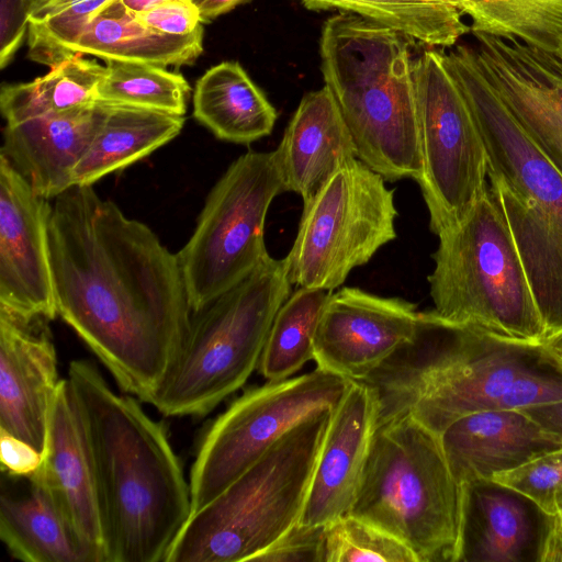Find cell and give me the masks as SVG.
<instances>
[{"instance_id":"cell-1","label":"cell","mask_w":562,"mask_h":562,"mask_svg":"<svg viewBox=\"0 0 562 562\" xmlns=\"http://www.w3.org/2000/svg\"><path fill=\"white\" fill-rule=\"evenodd\" d=\"M48 239L57 314L122 391L148 403L189 328L178 255L92 186L54 199Z\"/></svg>"},{"instance_id":"cell-2","label":"cell","mask_w":562,"mask_h":562,"mask_svg":"<svg viewBox=\"0 0 562 562\" xmlns=\"http://www.w3.org/2000/svg\"><path fill=\"white\" fill-rule=\"evenodd\" d=\"M90 438L105 562H166L192 514L190 484L161 424L91 361L70 362Z\"/></svg>"},{"instance_id":"cell-3","label":"cell","mask_w":562,"mask_h":562,"mask_svg":"<svg viewBox=\"0 0 562 562\" xmlns=\"http://www.w3.org/2000/svg\"><path fill=\"white\" fill-rule=\"evenodd\" d=\"M549 362L542 345L497 339L430 310L419 312L412 339L360 381L375 392L378 424L411 415L439 436L463 416L501 409L519 379Z\"/></svg>"},{"instance_id":"cell-4","label":"cell","mask_w":562,"mask_h":562,"mask_svg":"<svg viewBox=\"0 0 562 562\" xmlns=\"http://www.w3.org/2000/svg\"><path fill=\"white\" fill-rule=\"evenodd\" d=\"M442 56L480 131L490 184L517 245L548 340L562 334V175L498 97L476 48L457 45Z\"/></svg>"},{"instance_id":"cell-5","label":"cell","mask_w":562,"mask_h":562,"mask_svg":"<svg viewBox=\"0 0 562 562\" xmlns=\"http://www.w3.org/2000/svg\"><path fill=\"white\" fill-rule=\"evenodd\" d=\"M408 37L339 12L323 24L322 74L351 135L356 156L385 181L423 171Z\"/></svg>"},{"instance_id":"cell-6","label":"cell","mask_w":562,"mask_h":562,"mask_svg":"<svg viewBox=\"0 0 562 562\" xmlns=\"http://www.w3.org/2000/svg\"><path fill=\"white\" fill-rule=\"evenodd\" d=\"M464 501L439 436L401 415L376 425L349 514L401 540L418 562H461Z\"/></svg>"},{"instance_id":"cell-7","label":"cell","mask_w":562,"mask_h":562,"mask_svg":"<svg viewBox=\"0 0 562 562\" xmlns=\"http://www.w3.org/2000/svg\"><path fill=\"white\" fill-rule=\"evenodd\" d=\"M333 411L304 418L192 513L166 562H252L299 522Z\"/></svg>"},{"instance_id":"cell-8","label":"cell","mask_w":562,"mask_h":562,"mask_svg":"<svg viewBox=\"0 0 562 562\" xmlns=\"http://www.w3.org/2000/svg\"><path fill=\"white\" fill-rule=\"evenodd\" d=\"M437 236L435 265L427 279L432 310L497 339L543 345L546 327L491 184L462 221Z\"/></svg>"},{"instance_id":"cell-9","label":"cell","mask_w":562,"mask_h":562,"mask_svg":"<svg viewBox=\"0 0 562 562\" xmlns=\"http://www.w3.org/2000/svg\"><path fill=\"white\" fill-rule=\"evenodd\" d=\"M292 293L283 259L192 311L181 349L148 403L169 417L204 416L258 369L272 322Z\"/></svg>"},{"instance_id":"cell-10","label":"cell","mask_w":562,"mask_h":562,"mask_svg":"<svg viewBox=\"0 0 562 562\" xmlns=\"http://www.w3.org/2000/svg\"><path fill=\"white\" fill-rule=\"evenodd\" d=\"M284 191L274 150L245 153L216 181L177 254L192 311L239 283L270 256L265 222L273 199Z\"/></svg>"},{"instance_id":"cell-11","label":"cell","mask_w":562,"mask_h":562,"mask_svg":"<svg viewBox=\"0 0 562 562\" xmlns=\"http://www.w3.org/2000/svg\"><path fill=\"white\" fill-rule=\"evenodd\" d=\"M394 191L358 158L342 166L307 203L283 258L292 285L333 291L396 237Z\"/></svg>"},{"instance_id":"cell-12","label":"cell","mask_w":562,"mask_h":562,"mask_svg":"<svg viewBox=\"0 0 562 562\" xmlns=\"http://www.w3.org/2000/svg\"><path fill=\"white\" fill-rule=\"evenodd\" d=\"M352 380L319 369L246 390L206 429L191 465L199 510L307 416L335 409Z\"/></svg>"},{"instance_id":"cell-13","label":"cell","mask_w":562,"mask_h":562,"mask_svg":"<svg viewBox=\"0 0 562 562\" xmlns=\"http://www.w3.org/2000/svg\"><path fill=\"white\" fill-rule=\"evenodd\" d=\"M423 171L417 183L438 235L462 221L488 187L486 150L442 50L414 61Z\"/></svg>"},{"instance_id":"cell-14","label":"cell","mask_w":562,"mask_h":562,"mask_svg":"<svg viewBox=\"0 0 562 562\" xmlns=\"http://www.w3.org/2000/svg\"><path fill=\"white\" fill-rule=\"evenodd\" d=\"M418 317L417 305L402 297L348 286L330 291L314 336L316 367L363 380L412 339Z\"/></svg>"},{"instance_id":"cell-15","label":"cell","mask_w":562,"mask_h":562,"mask_svg":"<svg viewBox=\"0 0 562 562\" xmlns=\"http://www.w3.org/2000/svg\"><path fill=\"white\" fill-rule=\"evenodd\" d=\"M52 204L0 156V306L53 321Z\"/></svg>"},{"instance_id":"cell-16","label":"cell","mask_w":562,"mask_h":562,"mask_svg":"<svg viewBox=\"0 0 562 562\" xmlns=\"http://www.w3.org/2000/svg\"><path fill=\"white\" fill-rule=\"evenodd\" d=\"M49 322L0 306V430L42 454L50 405L61 380Z\"/></svg>"},{"instance_id":"cell-17","label":"cell","mask_w":562,"mask_h":562,"mask_svg":"<svg viewBox=\"0 0 562 562\" xmlns=\"http://www.w3.org/2000/svg\"><path fill=\"white\" fill-rule=\"evenodd\" d=\"M474 36L492 87L562 175V59L517 40Z\"/></svg>"},{"instance_id":"cell-18","label":"cell","mask_w":562,"mask_h":562,"mask_svg":"<svg viewBox=\"0 0 562 562\" xmlns=\"http://www.w3.org/2000/svg\"><path fill=\"white\" fill-rule=\"evenodd\" d=\"M79 537L105 562L94 460L81 406L68 379L54 395L43 460L33 473Z\"/></svg>"},{"instance_id":"cell-19","label":"cell","mask_w":562,"mask_h":562,"mask_svg":"<svg viewBox=\"0 0 562 562\" xmlns=\"http://www.w3.org/2000/svg\"><path fill=\"white\" fill-rule=\"evenodd\" d=\"M374 390L351 381L333 411L299 522L327 526L349 514L378 424Z\"/></svg>"},{"instance_id":"cell-20","label":"cell","mask_w":562,"mask_h":562,"mask_svg":"<svg viewBox=\"0 0 562 562\" xmlns=\"http://www.w3.org/2000/svg\"><path fill=\"white\" fill-rule=\"evenodd\" d=\"M439 439L449 468L461 486L488 482L546 452L562 448L520 409H493L463 416Z\"/></svg>"},{"instance_id":"cell-21","label":"cell","mask_w":562,"mask_h":562,"mask_svg":"<svg viewBox=\"0 0 562 562\" xmlns=\"http://www.w3.org/2000/svg\"><path fill=\"white\" fill-rule=\"evenodd\" d=\"M103 117V104L5 124L0 156L42 198L55 199L74 186V172Z\"/></svg>"},{"instance_id":"cell-22","label":"cell","mask_w":562,"mask_h":562,"mask_svg":"<svg viewBox=\"0 0 562 562\" xmlns=\"http://www.w3.org/2000/svg\"><path fill=\"white\" fill-rule=\"evenodd\" d=\"M274 153L285 191L299 194L303 204L357 158L349 130L326 86L301 99Z\"/></svg>"},{"instance_id":"cell-23","label":"cell","mask_w":562,"mask_h":562,"mask_svg":"<svg viewBox=\"0 0 562 562\" xmlns=\"http://www.w3.org/2000/svg\"><path fill=\"white\" fill-rule=\"evenodd\" d=\"M23 492L2 486L0 538L9 553L24 562H101L72 528L45 485L25 477Z\"/></svg>"},{"instance_id":"cell-24","label":"cell","mask_w":562,"mask_h":562,"mask_svg":"<svg viewBox=\"0 0 562 562\" xmlns=\"http://www.w3.org/2000/svg\"><path fill=\"white\" fill-rule=\"evenodd\" d=\"M203 24L186 36L155 31L139 22L121 0H114L85 27L71 54L104 61L181 67L192 65L203 53Z\"/></svg>"},{"instance_id":"cell-25","label":"cell","mask_w":562,"mask_h":562,"mask_svg":"<svg viewBox=\"0 0 562 562\" xmlns=\"http://www.w3.org/2000/svg\"><path fill=\"white\" fill-rule=\"evenodd\" d=\"M193 116L222 140L250 144L271 134L278 114L238 61H223L198 79Z\"/></svg>"},{"instance_id":"cell-26","label":"cell","mask_w":562,"mask_h":562,"mask_svg":"<svg viewBox=\"0 0 562 562\" xmlns=\"http://www.w3.org/2000/svg\"><path fill=\"white\" fill-rule=\"evenodd\" d=\"M101 103L103 117L75 169L74 186H92L147 157L178 136L186 123L184 115Z\"/></svg>"},{"instance_id":"cell-27","label":"cell","mask_w":562,"mask_h":562,"mask_svg":"<svg viewBox=\"0 0 562 562\" xmlns=\"http://www.w3.org/2000/svg\"><path fill=\"white\" fill-rule=\"evenodd\" d=\"M464 488L461 562L527 560L535 530L522 497L488 482Z\"/></svg>"},{"instance_id":"cell-28","label":"cell","mask_w":562,"mask_h":562,"mask_svg":"<svg viewBox=\"0 0 562 562\" xmlns=\"http://www.w3.org/2000/svg\"><path fill=\"white\" fill-rule=\"evenodd\" d=\"M105 66L75 54L30 82L3 85L0 110L7 124L94 104Z\"/></svg>"},{"instance_id":"cell-29","label":"cell","mask_w":562,"mask_h":562,"mask_svg":"<svg viewBox=\"0 0 562 562\" xmlns=\"http://www.w3.org/2000/svg\"><path fill=\"white\" fill-rule=\"evenodd\" d=\"M308 10L337 9L430 47L449 48L470 32L457 0H297Z\"/></svg>"},{"instance_id":"cell-30","label":"cell","mask_w":562,"mask_h":562,"mask_svg":"<svg viewBox=\"0 0 562 562\" xmlns=\"http://www.w3.org/2000/svg\"><path fill=\"white\" fill-rule=\"evenodd\" d=\"M473 34L517 40L562 59V0H457Z\"/></svg>"},{"instance_id":"cell-31","label":"cell","mask_w":562,"mask_h":562,"mask_svg":"<svg viewBox=\"0 0 562 562\" xmlns=\"http://www.w3.org/2000/svg\"><path fill=\"white\" fill-rule=\"evenodd\" d=\"M329 292L297 288L281 305L258 366L267 381L291 378L314 360V336Z\"/></svg>"},{"instance_id":"cell-32","label":"cell","mask_w":562,"mask_h":562,"mask_svg":"<svg viewBox=\"0 0 562 562\" xmlns=\"http://www.w3.org/2000/svg\"><path fill=\"white\" fill-rule=\"evenodd\" d=\"M190 92L187 79L167 67L109 60L97 100L184 115Z\"/></svg>"},{"instance_id":"cell-33","label":"cell","mask_w":562,"mask_h":562,"mask_svg":"<svg viewBox=\"0 0 562 562\" xmlns=\"http://www.w3.org/2000/svg\"><path fill=\"white\" fill-rule=\"evenodd\" d=\"M114 0H30L27 57L53 68L71 57L85 27Z\"/></svg>"},{"instance_id":"cell-34","label":"cell","mask_w":562,"mask_h":562,"mask_svg":"<svg viewBox=\"0 0 562 562\" xmlns=\"http://www.w3.org/2000/svg\"><path fill=\"white\" fill-rule=\"evenodd\" d=\"M418 562L401 540L347 514L326 526L324 562Z\"/></svg>"},{"instance_id":"cell-35","label":"cell","mask_w":562,"mask_h":562,"mask_svg":"<svg viewBox=\"0 0 562 562\" xmlns=\"http://www.w3.org/2000/svg\"><path fill=\"white\" fill-rule=\"evenodd\" d=\"M488 483L520 495L543 516H557L562 512V448L496 473Z\"/></svg>"},{"instance_id":"cell-36","label":"cell","mask_w":562,"mask_h":562,"mask_svg":"<svg viewBox=\"0 0 562 562\" xmlns=\"http://www.w3.org/2000/svg\"><path fill=\"white\" fill-rule=\"evenodd\" d=\"M326 526L296 522L252 562H324Z\"/></svg>"},{"instance_id":"cell-37","label":"cell","mask_w":562,"mask_h":562,"mask_svg":"<svg viewBox=\"0 0 562 562\" xmlns=\"http://www.w3.org/2000/svg\"><path fill=\"white\" fill-rule=\"evenodd\" d=\"M134 14L144 25L175 36L190 35L202 24L199 7L192 0H159Z\"/></svg>"},{"instance_id":"cell-38","label":"cell","mask_w":562,"mask_h":562,"mask_svg":"<svg viewBox=\"0 0 562 562\" xmlns=\"http://www.w3.org/2000/svg\"><path fill=\"white\" fill-rule=\"evenodd\" d=\"M30 0H0V68L13 59L29 32Z\"/></svg>"},{"instance_id":"cell-39","label":"cell","mask_w":562,"mask_h":562,"mask_svg":"<svg viewBox=\"0 0 562 562\" xmlns=\"http://www.w3.org/2000/svg\"><path fill=\"white\" fill-rule=\"evenodd\" d=\"M43 454L29 442L0 430V461L10 477H29L41 467Z\"/></svg>"},{"instance_id":"cell-40","label":"cell","mask_w":562,"mask_h":562,"mask_svg":"<svg viewBox=\"0 0 562 562\" xmlns=\"http://www.w3.org/2000/svg\"><path fill=\"white\" fill-rule=\"evenodd\" d=\"M548 434L562 440V401L520 409Z\"/></svg>"},{"instance_id":"cell-41","label":"cell","mask_w":562,"mask_h":562,"mask_svg":"<svg viewBox=\"0 0 562 562\" xmlns=\"http://www.w3.org/2000/svg\"><path fill=\"white\" fill-rule=\"evenodd\" d=\"M546 517L544 530L537 547V561H562V526L559 517Z\"/></svg>"},{"instance_id":"cell-42","label":"cell","mask_w":562,"mask_h":562,"mask_svg":"<svg viewBox=\"0 0 562 562\" xmlns=\"http://www.w3.org/2000/svg\"><path fill=\"white\" fill-rule=\"evenodd\" d=\"M248 0H205L199 5L201 22L210 23Z\"/></svg>"},{"instance_id":"cell-43","label":"cell","mask_w":562,"mask_h":562,"mask_svg":"<svg viewBox=\"0 0 562 562\" xmlns=\"http://www.w3.org/2000/svg\"><path fill=\"white\" fill-rule=\"evenodd\" d=\"M542 346L550 360L562 369V334L548 339Z\"/></svg>"},{"instance_id":"cell-44","label":"cell","mask_w":562,"mask_h":562,"mask_svg":"<svg viewBox=\"0 0 562 562\" xmlns=\"http://www.w3.org/2000/svg\"><path fill=\"white\" fill-rule=\"evenodd\" d=\"M158 1L159 0H121L123 5L133 13L143 11Z\"/></svg>"},{"instance_id":"cell-45","label":"cell","mask_w":562,"mask_h":562,"mask_svg":"<svg viewBox=\"0 0 562 562\" xmlns=\"http://www.w3.org/2000/svg\"><path fill=\"white\" fill-rule=\"evenodd\" d=\"M198 7L205 0H192Z\"/></svg>"},{"instance_id":"cell-46","label":"cell","mask_w":562,"mask_h":562,"mask_svg":"<svg viewBox=\"0 0 562 562\" xmlns=\"http://www.w3.org/2000/svg\"><path fill=\"white\" fill-rule=\"evenodd\" d=\"M558 517H559L560 524L562 526V512L558 515Z\"/></svg>"}]
</instances>
